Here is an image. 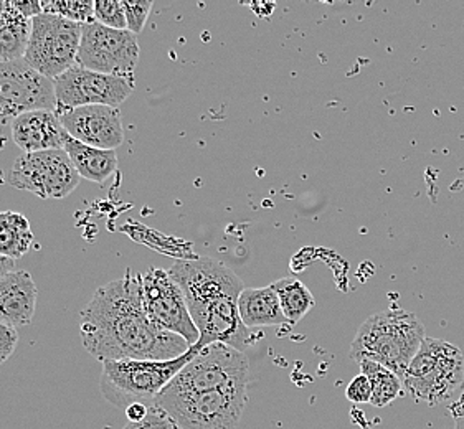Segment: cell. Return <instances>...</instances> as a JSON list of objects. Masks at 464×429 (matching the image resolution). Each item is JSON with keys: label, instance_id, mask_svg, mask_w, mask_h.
<instances>
[{"label": "cell", "instance_id": "cell-1", "mask_svg": "<svg viewBox=\"0 0 464 429\" xmlns=\"http://www.w3.org/2000/svg\"><path fill=\"white\" fill-rule=\"evenodd\" d=\"M88 354L108 360H172L190 350L182 337L159 329L142 304V276L130 271L104 284L80 312Z\"/></svg>", "mask_w": 464, "mask_h": 429}, {"label": "cell", "instance_id": "cell-2", "mask_svg": "<svg viewBox=\"0 0 464 429\" xmlns=\"http://www.w3.org/2000/svg\"><path fill=\"white\" fill-rule=\"evenodd\" d=\"M168 271L184 292L188 312L200 332L198 348L225 344L245 354L256 344L260 336L243 324L238 312L245 284L230 268L212 258H194L177 262Z\"/></svg>", "mask_w": 464, "mask_h": 429}, {"label": "cell", "instance_id": "cell-3", "mask_svg": "<svg viewBox=\"0 0 464 429\" xmlns=\"http://www.w3.org/2000/svg\"><path fill=\"white\" fill-rule=\"evenodd\" d=\"M427 338L425 327L415 314L403 309L377 312L359 327L349 357L355 362L372 360L403 375Z\"/></svg>", "mask_w": 464, "mask_h": 429}, {"label": "cell", "instance_id": "cell-4", "mask_svg": "<svg viewBox=\"0 0 464 429\" xmlns=\"http://www.w3.org/2000/svg\"><path fill=\"white\" fill-rule=\"evenodd\" d=\"M198 347L172 360H108L102 362L100 390L108 402L118 408L132 403L152 406L159 393L174 380L197 354Z\"/></svg>", "mask_w": 464, "mask_h": 429}, {"label": "cell", "instance_id": "cell-5", "mask_svg": "<svg viewBox=\"0 0 464 429\" xmlns=\"http://www.w3.org/2000/svg\"><path fill=\"white\" fill-rule=\"evenodd\" d=\"M403 390L415 402L437 406L464 385V355L443 338L427 337L403 375Z\"/></svg>", "mask_w": 464, "mask_h": 429}, {"label": "cell", "instance_id": "cell-6", "mask_svg": "<svg viewBox=\"0 0 464 429\" xmlns=\"http://www.w3.org/2000/svg\"><path fill=\"white\" fill-rule=\"evenodd\" d=\"M248 403V385L187 395L160 393L152 406L166 411L180 429H235Z\"/></svg>", "mask_w": 464, "mask_h": 429}, {"label": "cell", "instance_id": "cell-7", "mask_svg": "<svg viewBox=\"0 0 464 429\" xmlns=\"http://www.w3.org/2000/svg\"><path fill=\"white\" fill-rule=\"evenodd\" d=\"M248 382L250 364L246 355L225 344H212L200 348L198 354L160 393L187 395L214 392L230 386H243Z\"/></svg>", "mask_w": 464, "mask_h": 429}, {"label": "cell", "instance_id": "cell-8", "mask_svg": "<svg viewBox=\"0 0 464 429\" xmlns=\"http://www.w3.org/2000/svg\"><path fill=\"white\" fill-rule=\"evenodd\" d=\"M82 32V24L52 14H40L32 20L24 62L53 81L76 66Z\"/></svg>", "mask_w": 464, "mask_h": 429}, {"label": "cell", "instance_id": "cell-9", "mask_svg": "<svg viewBox=\"0 0 464 429\" xmlns=\"http://www.w3.org/2000/svg\"><path fill=\"white\" fill-rule=\"evenodd\" d=\"M140 62L138 37L130 30H114L98 22L84 24L76 65L102 75L134 78Z\"/></svg>", "mask_w": 464, "mask_h": 429}, {"label": "cell", "instance_id": "cell-10", "mask_svg": "<svg viewBox=\"0 0 464 429\" xmlns=\"http://www.w3.org/2000/svg\"><path fill=\"white\" fill-rule=\"evenodd\" d=\"M80 176L63 149L22 154L10 170L9 184L40 198H65L78 187Z\"/></svg>", "mask_w": 464, "mask_h": 429}, {"label": "cell", "instance_id": "cell-11", "mask_svg": "<svg viewBox=\"0 0 464 429\" xmlns=\"http://www.w3.org/2000/svg\"><path fill=\"white\" fill-rule=\"evenodd\" d=\"M142 276V304L148 318L162 330L182 337L190 347L200 340L186 296L168 270L152 268Z\"/></svg>", "mask_w": 464, "mask_h": 429}, {"label": "cell", "instance_id": "cell-12", "mask_svg": "<svg viewBox=\"0 0 464 429\" xmlns=\"http://www.w3.org/2000/svg\"><path fill=\"white\" fill-rule=\"evenodd\" d=\"M30 111H56L55 84L24 62H0V122Z\"/></svg>", "mask_w": 464, "mask_h": 429}, {"label": "cell", "instance_id": "cell-13", "mask_svg": "<svg viewBox=\"0 0 464 429\" xmlns=\"http://www.w3.org/2000/svg\"><path fill=\"white\" fill-rule=\"evenodd\" d=\"M55 84L56 112L82 106H121L132 91L134 78L102 75L82 66H73L53 80Z\"/></svg>", "mask_w": 464, "mask_h": 429}, {"label": "cell", "instance_id": "cell-14", "mask_svg": "<svg viewBox=\"0 0 464 429\" xmlns=\"http://www.w3.org/2000/svg\"><path fill=\"white\" fill-rule=\"evenodd\" d=\"M70 138L96 149L116 150L124 140L121 111L111 106H82L58 112Z\"/></svg>", "mask_w": 464, "mask_h": 429}, {"label": "cell", "instance_id": "cell-15", "mask_svg": "<svg viewBox=\"0 0 464 429\" xmlns=\"http://www.w3.org/2000/svg\"><path fill=\"white\" fill-rule=\"evenodd\" d=\"M68 132L56 111H30L12 122V139L24 154L63 149Z\"/></svg>", "mask_w": 464, "mask_h": 429}, {"label": "cell", "instance_id": "cell-16", "mask_svg": "<svg viewBox=\"0 0 464 429\" xmlns=\"http://www.w3.org/2000/svg\"><path fill=\"white\" fill-rule=\"evenodd\" d=\"M38 291L28 271H14L0 281V320L9 326L25 327L37 308Z\"/></svg>", "mask_w": 464, "mask_h": 429}, {"label": "cell", "instance_id": "cell-17", "mask_svg": "<svg viewBox=\"0 0 464 429\" xmlns=\"http://www.w3.org/2000/svg\"><path fill=\"white\" fill-rule=\"evenodd\" d=\"M238 312L243 324L248 329L289 326L273 284L265 288H250L243 291L238 299Z\"/></svg>", "mask_w": 464, "mask_h": 429}, {"label": "cell", "instance_id": "cell-18", "mask_svg": "<svg viewBox=\"0 0 464 429\" xmlns=\"http://www.w3.org/2000/svg\"><path fill=\"white\" fill-rule=\"evenodd\" d=\"M80 177L102 184L118 170L116 150L96 149L68 136L63 148Z\"/></svg>", "mask_w": 464, "mask_h": 429}, {"label": "cell", "instance_id": "cell-19", "mask_svg": "<svg viewBox=\"0 0 464 429\" xmlns=\"http://www.w3.org/2000/svg\"><path fill=\"white\" fill-rule=\"evenodd\" d=\"M32 20L22 15L14 0H0V62L24 60Z\"/></svg>", "mask_w": 464, "mask_h": 429}, {"label": "cell", "instance_id": "cell-20", "mask_svg": "<svg viewBox=\"0 0 464 429\" xmlns=\"http://www.w3.org/2000/svg\"><path fill=\"white\" fill-rule=\"evenodd\" d=\"M34 234L30 222L17 212H0V256L17 262L30 252Z\"/></svg>", "mask_w": 464, "mask_h": 429}, {"label": "cell", "instance_id": "cell-21", "mask_svg": "<svg viewBox=\"0 0 464 429\" xmlns=\"http://www.w3.org/2000/svg\"><path fill=\"white\" fill-rule=\"evenodd\" d=\"M361 365V374L367 377L372 388V406L375 408H383L392 402H395L400 396H403V382L399 375L393 374L387 367L372 362V360H362Z\"/></svg>", "mask_w": 464, "mask_h": 429}, {"label": "cell", "instance_id": "cell-22", "mask_svg": "<svg viewBox=\"0 0 464 429\" xmlns=\"http://www.w3.org/2000/svg\"><path fill=\"white\" fill-rule=\"evenodd\" d=\"M273 288L278 294L279 304L289 326H296L316 304L313 292L296 278H283L273 282Z\"/></svg>", "mask_w": 464, "mask_h": 429}, {"label": "cell", "instance_id": "cell-23", "mask_svg": "<svg viewBox=\"0 0 464 429\" xmlns=\"http://www.w3.org/2000/svg\"><path fill=\"white\" fill-rule=\"evenodd\" d=\"M44 14L58 15L76 24H92L94 20V2L92 0H44Z\"/></svg>", "mask_w": 464, "mask_h": 429}, {"label": "cell", "instance_id": "cell-24", "mask_svg": "<svg viewBox=\"0 0 464 429\" xmlns=\"http://www.w3.org/2000/svg\"><path fill=\"white\" fill-rule=\"evenodd\" d=\"M94 20L104 27L114 30H128L126 14L121 2L118 0H96L94 2Z\"/></svg>", "mask_w": 464, "mask_h": 429}, {"label": "cell", "instance_id": "cell-25", "mask_svg": "<svg viewBox=\"0 0 464 429\" xmlns=\"http://www.w3.org/2000/svg\"><path fill=\"white\" fill-rule=\"evenodd\" d=\"M121 4L126 14L128 30L134 35H138L146 25V20L149 19V14L154 4L150 0H121Z\"/></svg>", "mask_w": 464, "mask_h": 429}, {"label": "cell", "instance_id": "cell-26", "mask_svg": "<svg viewBox=\"0 0 464 429\" xmlns=\"http://www.w3.org/2000/svg\"><path fill=\"white\" fill-rule=\"evenodd\" d=\"M345 398L353 403H371L372 388L371 383L367 380L365 375H357L353 378V382L347 385L345 388Z\"/></svg>", "mask_w": 464, "mask_h": 429}, {"label": "cell", "instance_id": "cell-27", "mask_svg": "<svg viewBox=\"0 0 464 429\" xmlns=\"http://www.w3.org/2000/svg\"><path fill=\"white\" fill-rule=\"evenodd\" d=\"M19 332L15 327L9 326L0 320V365L7 362L10 355L17 348Z\"/></svg>", "mask_w": 464, "mask_h": 429}, {"label": "cell", "instance_id": "cell-28", "mask_svg": "<svg viewBox=\"0 0 464 429\" xmlns=\"http://www.w3.org/2000/svg\"><path fill=\"white\" fill-rule=\"evenodd\" d=\"M140 424L142 429H180L176 421L158 406H149L148 416Z\"/></svg>", "mask_w": 464, "mask_h": 429}, {"label": "cell", "instance_id": "cell-29", "mask_svg": "<svg viewBox=\"0 0 464 429\" xmlns=\"http://www.w3.org/2000/svg\"><path fill=\"white\" fill-rule=\"evenodd\" d=\"M14 5L17 7L22 15H25L27 19L34 20L38 17L40 14H44L42 10V4L35 2V0H25V2H19V0H14Z\"/></svg>", "mask_w": 464, "mask_h": 429}, {"label": "cell", "instance_id": "cell-30", "mask_svg": "<svg viewBox=\"0 0 464 429\" xmlns=\"http://www.w3.org/2000/svg\"><path fill=\"white\" fill-rule=\"evenodd\" d=\"M149 406L142 403H132L126 408V418L130 423H140L148 416Z\"/></svg>", "mask_w": 464, "mask_h": 429}, {"label": "cell", "instance_id": "cell-31", "mask_svg": "<svg viewBox=\"0 0 464 429\" xmlns=\"http://www.w3.org/2000/svg\"><path fill=\"white\" fill-rule=\"evenodd\" d=\"M14 268H15V262L14 260L5 258V256H0V281L4 280L10 272H14Z\"/></svg>", "mask_w": 464, "mask_h": 429}, {"label": "cell", "instance_id": "cell-32", "mask_svg": "<svg viewBox=\"0 0 464 429\" xmlns=\"http://www.w3.org/2000/svg\"><path fill=\"white\" fill-rule=\"evenodd\" d=\"M448 410H450V415H451L455 420L456 418H459V416H464V392L455 403L450 405Z\"/></svg>", "mask_w": 464, "mask_h": 429}, {"label": "cell", "instance_id": "cell-33", "mask_svg": "<svg viewBox=\"0 0 464 429\" xmlns=\"http://www.w3.org/2000/svg\"><path fill=\"white\" fill-rule=\"evenodd\" d=\"M455 429H464V416H459V418H456Z\"/></svg>", "mask_w": 464, "mask_h": 429}, {"label": "cell", "instance_id": "cell-34", "mask_svg": "<svg viewBox=\"0 0 464 429\" xmlns=\"http://www.w3.org/2000/svg\"><path fill=\"white\" fill-rule=\"evenodd\" d=\"M124 429H142L140 428V423H128L126 426H124Z\"/></svg>", "mask_w": 464, "mask_h": 429}]
</instances>
